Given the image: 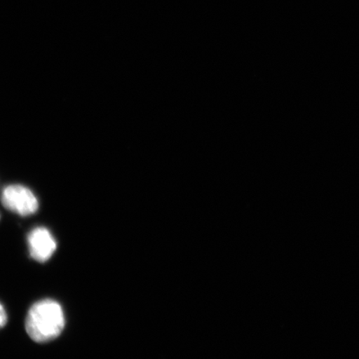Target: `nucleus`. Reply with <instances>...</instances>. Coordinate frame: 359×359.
Returning <instances> with one entry per match:
<instances>
[{
	"label": "nucleus",
	"mask_w": 359,
	"mask_h": 359,
	"mask_svg": "<svg viewBox=\"0 0 359 359\" xmlns=\"http://www.w3.org/2000/svg\"><path fill=\"white\" fill-rule=\"evenodd\" d=\"M65 327V317L61 305L55 300L43 299L29 309L25 330L36 343L45 344L56 339Z\"/></svg>",
	"instance_id": "1"
},
{
	"label": "nucleus",
	"mask_w": 359,
	"mask_h": 359,
	"mask_svg": "<svg viewBox=\"0 0 359 359\" xmlns=\"http://www.w3.org/2000/svg\"><path fill=\"white\" fill-rule=\"evenodd\" d=\"M1 202L4 208L21 217H29L39 210L37 197L29 188L21 185H11L4 188Z\"/></svg>",
	"instance_id": "2"
},
{
	"label": "nucleus",
	"mask_w": 359,
	"mask_h": 359,
	"mask_svg": "<svg viewBox=\"0 0 359 359\" xmlns=\"http://www.w3.org/2000/svg\"><path fill=\"white\" fill-rule=\"evenodd\" d=\"M28 245L30 257L39 263L48 262L57 249L55 238L44 227L35 228L29 233Z\"/></svg>",
	"instance_id": "3"
},
{
	"label": "nucleus",
	"mask_w": 359,
	"mask_h": 359,
	"mask_svg": "<svg viewBox=\"0 0 359 359\" xmlns=\"http://www.w3.org/2000/svg\"><path fill=\"white\" fill-rule=\"evenodd\" d=\"M8 321L7 313L3 305L0 304V330L6 325Z\"/></svg>",
	"instance_id": "4"
}]
</instances>
